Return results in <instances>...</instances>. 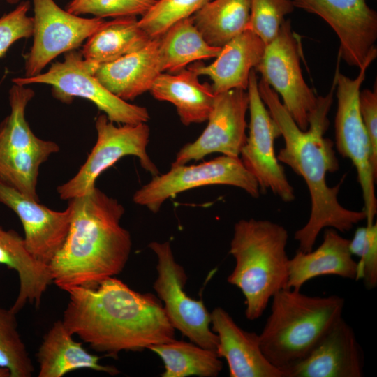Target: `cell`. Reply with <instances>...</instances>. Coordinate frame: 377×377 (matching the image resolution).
<instances>
[{"mask_svg": "<svg viewBox=\"0 0 377 377\" xmlns=\"http://www.w3.org/2000/svg\"><path fill=\"white\" fill-rule=\"evenodd\" d=\"M66 292L62 321L96 351L116 358L124 350L142 351L175 339L159 298L135 291L114 276Z\"/></svg>", "mask_w": 377, "mask_h": 377, "instance_id": "cell-1", "label": "cell"}, {"mask_svg": "<svg viewBox=\"0 0 377 377\" xmlns=\"http://www.w3.org/2000/svg\"><path fill=\"white\" fill-rule=\"evenodd\" d=\"M258 90L283 138L284 147L276 155L279 161L301 176L309 189V218L295 232L294 239L298 242L299 251H310L324 228L346 232L366 219L364 210H350L342 206L338 200L339 184L332 187L326 181L328 172L339 168L333 142L324 136L329 124L327 115L332 101V91L319 97L318 108L310 119L309 128L303 131L283 107L279 95L262 79L258 81Z\"/></svg>", "mask_w": 377, "mask_h": 377, "instance_id": "cell-2", "label": "cell"}, {"mask_svg": "<svg viewBox=\"0 0 377 377\" xmlns=\"http://www.w3.org/2000/svg\"><path fill=\"white\" fill-rule=\"evenodd\" d=\"M68 205V232L49 265L53 283L66 292L121 273L132 247L129 232L120 225L125 209L117 199L94 186Z\"/></svg>", "mask_w": 377, "mask_h": 377, "instance_id": "cell-3", "label": "cell"}, {"mask_svg": "<svg viewBox=\"0 0 377 377\" xmlns=\"http://www.w3.org/2000/svg\"><path fill=\"white\" fill-rule=\"evenodd\" d=\"M288 239L287 230L269 220L241 219L234 226L229 253L235 265L227 281L242 293L248 320L259 318L274 294L286 288Z\"/></svg>", "mask_w": 377, "mask_h": 377, "instance_id": "cell-4", "label": "cell"}, {"mask_svg": "<svg viewBox=\"0 0 377 377\" xmlns=\"http://www.w3.org/2000/svg\"><path fill=\"white\" fill-rule=\"evenodd\" d=\"M270 301V313L259 334L260 347L282 371L307 355L342 316L345 304L337 295L313 296L288 288L279 290Z\"/></svg>", "mask_w": 377, "mask_h": 377, "instance_id": "cell-5", "label": "cell"}, {"mask_svg": "<svg viewBox=\"0 0 377 377\" xmlns=\"http://www.w3.org/2000/svg\"><path fill=\"white\" fill-rule=\"evenodd\" d=\"M33 89L14 84L9 90L10 113L0 124V179L24 195L39 201L37 184L40 166L60 148L38 138L25 117Z\"/></svg>", "mask_w": 377, "mask_h": 377, "instance_id": "cell-6", "label": "cell"}, {"mask_svg": "<svg viewBox=\"0 0 377 377\" xmlns=\"http://www.w3.org/2000/svg\"><path fill=\"white\" fill-rule=\"evenodd\" d=\"M97 67L85 60L82 52L71 50L66 52L63 61L52 64L47 72L15 77L13 82L23 86L38 83L51 85L54 98L66 104L77 97L87 99L114 123H146L149 119L147 108L128 103L108 90L94 75Z\"/></svg>", "mask_w": 377, "mask_h": 377, "instance_id": "cell-7", "label": "cell"}, {"mask_svg": "<svg viewBox=\"0 0 377 377\" xmlns=\"http://www.w3.org/2000/svg\"><path fill=\"white\" fill-rule=\"evenodd\" d=\"M376 56L377 50L367 57L355 78L351 79L340 73L335 77L337 97L335 145L338 152L350 159L355 168L367 225L374 223L377 213L374 186L377 172L373 167L371 145L360 112L359 95L367 69Z\"/></svg>", "mask_w": 377, "mask_h": 377, "instance_id": "cell-8", "label": "cell"}, {"mask_svg": "<svg viewBox=\"0 0 377 377\" xmlns=\"http://www.w3.org/2000/svg\"><path fill=\"white\" fill-rule=\"evenodd\" d=\"M95 127L96 142L85 162L75 176L57 188L61 200L85 195L103 171L126 156L137 157L141 167L153 176L159 174L147 152L150 129L146 123L115 126L104 114L97 117Z\"/></svg>", "mask_w": 377, "mask_h": 377, "instance_id": "cell-9", "label": "cell"}, {"mask_svg": "<svg viewBox=\"0 0 377 377\" xmlns=\"http://www.w3.org/2000/svg\"><path fill=\"white\" fill-rule=\"evenodd\" d=\"M227 185L242 189L258 198L260 187L239 157L220 156L198 165H171L169 171L158 174L138 189L133 202L157 213L170 198L204 186Z\"/></svg>", "mask_w": 377, "mask_h": 377, "instance_id": "cell-10", "label": "cell"}, {"mask_svg": "<svg viewBox=\"0 0 377 377\" xmlns=\"http://www.w3.org/2000/svg\"><path fill=\"white\" fill-rule=\"evenodd\" d=\"M300 43L289 20L282 24L277 36L265 46L255 68L262 80L279 94L283 105L303 131L308 129L319 97L306 83L300 68Z\"/></svg>", "mask_w": 377, "mask_h": 377, "instance_id": "cell-11", "label": "cell"}, {"mask_svg": "<svg viewBox=\"0 0 377 377\" xmlns=\"http://www.w3.org/2000/svg\"><path fill=\"white\" fill-rule=\"evenodd\" d=\"M148 246L158 259L153 287L171 325L191 342L216 352L218 337L210 327V313L202 300L185 292L187 276L176 262L170 242H152Z\"/></svg>", "mask_w": 377, "mask_h": 377, "instance_id": "cell-12", "label": "cell"}, {"mask_svg": "<svg viewBox=\"0 0 377 377\" xmlns=\"http://www.w3.org/2000/svg\"><path fill=\"white\" fill-rule=\"evenodd\" d=\"M250 121L249 134L241 149L239 158L256 179L260 189L269 190L286 202L295 200V191L279 161L274 141L280 130L266 108L258 90L255 69H252L247 87Z\"/></svg>", "mask_w": 377, "mask_h": 377, "instance_id": "cell-13", "label": "cell"}, {"mask_svg": "<svg viewBox=\"0 0 377 377\" xmlns=\"http://www.w3.org/2000/svg\"><path fill=\"white\" fill-rule=\"evenodd\" d=\"M34 43L25 56V75L40 73L53 59L74 50L108 22L103 18H84L60 8L54 0H32Z\"/></svg>", "mask_w": 377, "mask_h": 377, "instance_id": "cell-14", "label": "cell"}, {"mask_svg": "<svg viewBox=\"0 0 377 377\" xmlns=\"http://www.w3.org/2000/svg\"><path fill=\"white\" fill-rule=\"evenodd\" d=\"M295 7L315 14L333 29L340 43L339 54L360 68L377 50V13L366 0H292Z\"/></svg>", "mask_w": 377, "mask_h": 377, "instance_id": "cell-15", "label": "cell"}, {"mask_svg": "<svg viewBox=\"0 0 377 377\" xmlns=\"http://www.w3.org/2000/svg\"><path fill=\"white\" fill-rule=\"evenodd\" d=\"M248 108L246 90L233 89L216 94L207 127L195 141L179 149L172 165L201 160L213 153L239 157L246 139Z\"/></svg>", "mask_w": 377, "mask_h": 377, "instance_id": "cell-16", "label": "cell"}, {"mask_svg": "<svg viewBox=\"0 0 377 377\" xmlns=\"http://www.w3.org/2000/svg\"><path fill=\"white\" fill-rule=\"evenodd\" d=\"M0 202L12 209L20 219L26 246L40 262L50 265L67 237L71 208L55 211L29 198L0 179Z\"/></svg>", "mask_w": 377, "mask_h": 377, "instance_id": "cell-17", "label": "cell"}, {"mask_svg": "<svg viewBox=\"0 0 377 377\" xmlns=\"http://www.w3.org/2000/svg\"><path fill=\"white\" fill-rule=\"evenodd\" d=\"M364 356L352 327L337 319L302 360L283 370L284 377H362Z\"/></svg>", "mask_w": 377, "mask_h": 377, "instance_id": "cell-18", "label": "cell"}, {"mask_svg": "<svg viewBox=\"0 0 377 377\" xmlns=\"http://www.w3.org/2000/svg\"><path fill=\"white\" fill-rule=\"evenodd\" d=\"M210 318L218 337L216 352L226 360L230 377H283L263 353L259 334L241 328L222 307H216Z\"/></svg>", "mask_w": 377, "mask_h": 377, "instance_id": "cell-19", "label": "cell"}, {"mask_svg": "<svg viewBox=\"0 0 377 377\" xmlns=\"http://www.w3.org/2000/svg\"><path fill=\"white\" fill-rule=\"evenodd\" d=\"M325 229L323 242L317 249L307 252L297 250L289 258L286 288L301 290L307 281L326 275L356 280L357 262L350 251V239L333 228Z\"/></svg>", "mask_w": 377, "mask_h": 377, "instance_id": "cell-20", "label": "cell"}, {"mask_svg": "<svg viewBox=\"0 0 377 377\" xmlns=\"http://www.w3.org/2000/svg\"><path fill=\"white\" fill-rule=\"evenodd\" d=\"M265 46L257 35L246 29L223 45L212 64L189 68L198 76L212 80L215 94L233 89L247 90L250 73L260 63Z\"/></svg>", "mask_w": 377, "mask_h": 377, "instance_id": "cell-21", "label": "cell"}, {"mask_svg": "<svg viewBox=\"0 0 377 377\" xmlns=\"http://www.w3.org/2000/svg\"><path fill=\"white\" fill-rule=\"evenodd\" d=\"M159 39H151L142 48L98 66L94 76L111 93L126 101L149 91L154 80L163 73L158 54Z\"/></svg>", "mask_w": 377, "mask_h": 377, "instance_id": "cell-22", "label": "cell"}, {"mask_svg": "<svg viewBox=\"0 0 377 377\" xmlns=\"http://www.w3.org/2000/svg\"><path fill=\"white\" fill-rule=\"evenodd\" d=\"M73 335L62 320L54 323L36 353L38 377H61L73 371L86 369L110 375L119 373L113 366L100 364V357L87 351Z\"/></svg>", "mask_w": 377, "mask_h": 377, "instance_id": "cell-23", "label": "cell"}, {"mask_svg": "<svg viewBox=\"0 0 377 377\" xmlns=\"http://www.w3.org/2000/svg\"><path fill=\"white\" fill-rule=\"evenodd\" d=\"M0 264L14 269L19 277V292L10 309L17 313L27 303L38 306L48 286L53 283L48 265L36 259L24 237L0 226Z\"/></svg>", "mask_w": 377, "mask_h": 377, "instance_id": "cell-24", "label": "cell"}, {"mask_svg": "<svg viewBox=\"0 0 377 377\" xmlns=\"http://www.w3.org/2000/svg\"><path fill=\"white\" fill-rule=\"evenodd\" d=\"M149 91L156 99L173 104L186 126L207 121L216 96L212 86L200 83L190 68L176 75L161 73Z\"/></svg>", "mask_w": 377, "mask_h": 377, "instance_id": "cell-25", "label": "cell"}, {"mask_svg": "<svg viewBox=\"0 0 377 377\" xmlns=\"http://www.w3.org/2000/svg\"><path fill=\"white\" fill-rule=\"evenodd\" d=\"M150 40L136 16L116 17L91 36L81 52L85 60L98 66L142 48Z\"/></svg>", "mask_w": 377, "mask_h": 377, "instance_id": "cell-26", "label": "cell"}, {"mask_svg": "<svg viewBox=\"0 0 377 377\" xmlns=\"http://www.w3.org/2000/svg\"><path fill=\"white\" fill-rule=\"evenodd\" d=\"M250 8L251 0H210L191 17L209 45L222 47L247 29Z\"/></svg>", "mask_w": 377, "mask_h": 377, "instance_id": "cell-27", "label": "cell"}, {"mask_svg": "<svg viewBox=\"0 0 377 377\" xmlns=\"http://www.w3.org/2000/svg\"><path fill=\"white\" fill-rule=\"evenodd\" d=\"M221 50L205 41L191 17L177 22L159 39L163 72L179 71L193 61L216 58Z\"/></svg>", "mask_w": 377, "mask_h": 377, "instance_id": "cell-28", "label": "cell"}, {"mask_svg": "<svg viewBox=\"0 0 377 377\" xmlns=\"http://www.w3.org/2000/svg\"><path fill=\"white\" fill-rule=\"evenodd\" d=\"M149 350L163 360L162 377H215L223 364L217 353L193 342L175 339L151 346Z\"/></svg>", "mask_w": 377, "mask_h": 377, "instance_id": "cell-29", "label": "cell"}, {"mask_svg": "<svg viewBox=\"0 0 377 377\" xmlns=\"http://www.w3.org/2000/svg\"><path fill=\"white\" fill-rule=\"evenodd\" d=\"M16 314L0 306V367L10 377H31L34 367L17 330Z\"/></svg>", "mask_w": 377, "mask_h": 377, "instance_id": "cell-30", "label": "cell"}, {"mask_svg": "<svg viewBox=\"0 0 377 377\" xmlns=\"http://www.w3.org/2000/svg\"><path fill=\"white\" fill-rule=\"evenodd\" d=\"M210 0H156L138 20L151 38H161L177 22L190 17Z\"/></svg>", "mask_w": 377, "mask_h": 377, "instance_id": "cell-31", "label": "cell"}, {"mask_svg": "<svg viewBox=\"0 0 377 377\" xmlns=\"http://www.w3.org/2000/svg\"><path fill=\"white\" fill-rule=\"evenodd\" d=\"M294 8L292 0H251L247 29L267 45L277 36L285 16Z\"/></svg>", "mask_w": 377, "mask_h": 377, "instance_id": "cell-32", "label": "cell"}, {"mask_svg": "<svg viewBox=\"0 0 377 377\" xmlns=\"http://www.w3.org/2000/svg\"><path fill=\"white\" fill-rule=\"evenodd\" d=\"M349 249L359 258L356 280L370 290L377 286V223L359 227L350 239Z\"/></svg>", "mask_w": 377, "mask_h": 377, "instance_id": "cell-33", "label": "cell"}, {"mask_svg": "<svg viewBox=\"0 0 377 377\" xmlns=\"http://www.w3.org/2000/svg\"><path fill=\"white\" fill-rule=\"evenodd\" d=\"M156 0H71L66 10L75 15L91 14L96 17L142 15Z\"/></svg>", "mask_w": 377, "mask_h": 377, "instance_id": "cell-34", "label": "cell"}, {"mask_svg": "<svg viewBox=\"0 0 377 377\" xmlns=\"http://www.w3.org/2000/svg\"><path fill=\"white\" fill-rule=\"evenodd\" d=\"M29 8V1H22L0 17V57L17 40L33 35L34 18L27 15Z\"/></svg>", "mask_w": 377, "mask_h": 377, "instance_id": "cell-35", "label": "cell"}, {"mask_svg": "<svg viewBox=\"0 0 377 377\" xmlns=\"http://www.w3.org/2000/svg\"><path fill=\"white\" fill-rule=\"evenodd\" d=\"M359 109L371 149L372 164L377 172V87L360 91Z\"/></svg>", "mask_w": 377, "mask_h": 377, "instance_id": "cell-36", "label": "cell"}, {"mask_svg": "<svg viewBox=\"0 0 377 377\" xmlns=\"http://www.w3.org/2000/svg\"><path fill=\"white\" fill-rule=\"evenodd\" d=\"M0 377H10V373L8 369L0 367Z\"/></svg>", "mask_w": 377, "mask_h": 377, "instance_id": "cell-37", "label": "cell"}, {"mask_svg": "<svg viewBox=\"0 0 377 377\" xmlns=\"http://www.w3.org/2000/svg\"><path fill=\"white\" fill-rule=\"evenodd\" d=\"M10 4H15L20 2V0H6Z\"/></svg>", "mask_w": 377, "mask_h": 377, "instance_id": "cell-38", "label": "cell"}]
</instances>
